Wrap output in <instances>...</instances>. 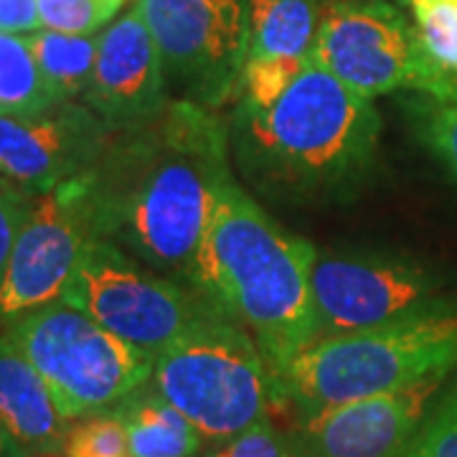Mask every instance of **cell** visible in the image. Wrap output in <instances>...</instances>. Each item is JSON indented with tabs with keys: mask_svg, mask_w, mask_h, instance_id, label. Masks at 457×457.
I'll return each instance as SVG.
<instances>
[{
	"mask_svg": "<svg viewBox=\"0 0 457 457\" xmlns=\"http://www.w3.org/2000/svg\"><path fill=\"white\" fill-rule=\"evenodd\" d=\"M228 153L227 120L183 97L143 128L114 132L87 173L95 234L191 287L219 194L234 179Z\"/></svg>",
	"mask_w": 457,
	"mask_h": 457,
	"instance_id": "1",
	"label": "cell"
},
{
	"mask_svg": "<svg viewBox=\"0 0 457 457\" xmlns=\"http://www.w3.org/2000/svg\"><path fill=\"white\" fill-rule=\"evenodd\" d=\"M231 155L246 183L278 204H333L356 196L378 161L381 114L315 62L270 107L237 99Z\"/></svg>",
	"mask_w": 457,
	"mask_h": 457,
	"instance_id": "2",
	"label": "cell"
},
{
	"mask_svg": "<svg viewBox=\"0 0 457 457\" xmlns=\"http://www.w3.org/2000/svg\"><path fill=\"white\" fill-rule=\"evenodd\" d=\"M318 249L282 228L231 179L201 239L191 287L257 341L279 376L315 338L312 262Z\"/></svg>",
	"mask_w": 457,
	"mask_h": 457,
	"instance_id": "3",
	"label": "cell"
},
{
	"mask_svg": "<svg viewBox=\"0 0 457 457\" xmlns=\"http://www.w3.org/2000/svg\"><path fill=\"white\" fill-rule=\"evenodd\" d=\"M457 369V303L386 326L312 341L279 376V404L295 414L392 394Z\"/></svg>",
	"mask_w": 457,
	"mask_h": 457,
	"instance_id": "4",
	"label": "cell"
},
{
	"mask_svg": "<svg viewBox=\"0 0 457 457\" xmlns=\"http://www.w3.org/2000/svg\"><path fill=\"white\" fill-rule=\"evenodd\" d=\"M150 384L206 445L239 435L279 404L278 384L257 341L216 308L155 356Z\"/></svg>",
	"mask_w": 457,
	"mask_h": 457,
	"instance_id": "5",
	"label": "cell"
},
{
	"mask_svg": "<svg viewBox=\"0 0 457 457\" xmlns=\"http://www.w3.org/2000/svg\"><path fill=\"white\" fill-rule=\"evenodd\" d=\"M69 422L114 409L153 378L155 356L62 300L8 323Z\"/></svg>",
	"mask_w": 457,
	"mask_h": 457,
	"instance_id": "6",
	"label": "cell"
},
{
	"mask_svg": "<svg viewBox=\"0 0 457 457\" xmlns=\"http://www.w3.org/2000/svg\"><path fill=\"white\" fill-rule=\"evenodd\" d=\"M311 59L371 102L402 89L457 102V77L429 59L417 26L389 0L323 3Z\"/></svg>",
	"mask_w": 457,
	"mask_h": 457,
	"instance_id": "7",
	"label": "cell"
},
{
	"mask_svg": "<svg viewBox=\"0 0 457 457\" xmlns=\"http://www.w3.org/2000/svg\"><path fill=\"white\" fill-rule=\"evenodd\" d=\"M62 303L87 312L150 356L163 353L186 328L213 311L198 290L161 272H147L143 262L102 237H95L82 252Z\"/></svg>",
	"mask_w": 457,
	"mask_h": 457,
	"instance_id": "8",
	"label": "cell"
},
{
	"mask_svg": "<svg viewBox=\"0 0 457 457\" xmlns=\"http://www.w3.org/2000/svg\"><path fill=\"white\" fill-rule=\"evenodd\" d=\"M168 84L183 99L221 110L239 99L249 0H137Z\"/></svg>",
	"mask_w": 457,
	"mask_h": 457,
	"instance_id": "9",
	"label": "cell"
},
{
	"mask_svg": "<svg viewBox=\"0 0 457 457\" xmlns=\"http://www.w3.org/2000/svg\"><path fill=\"white\" fill-rule=\"evenodd\" d=\"M311 282L315 341L386 326L455 303L442 297L440 282L425 267L389 254L318 252Z\"/></svg>",
	"mask_w": 457,
	"mask_h": 457,
	"instance_id": "10",
	"label": "cell"
},
{
	"mask_svg": "<svg viewBox=\"0 0 457 457\" xmlns=\"http://www.w3.org/2000/svg\"><path fill=\"white\" fill-rule=\"evenodd\" d=\"M95 237L87 173L33 198L0 275V323L8 326L62 300L66 282Z\"/></svg>",
	"mask_w": 457,
	"mask_h": 457,
	"instance_id": "11",
	"label": "cell"
},
{
	"mask_svg": "<svg viewBox=\"0 0 457 457\" xmlns=\"http://www.w3.org/2000/svg\"><path fill=\"white\" fill-rule=\"evenodd\" d=\"M114 132L87 104L64 102L38 114L0 112V179L33 196L89 173Z\"/></svg>",
	"mask_w": 457,
	"mask_h": 457,
	"instance_id": "12",
	"label": "cell"
},
{
	"mask_svg": "<svg viewBox=\"0 0 457 457\" xmlns=\"http://www.w3.org/2000/svg\"><path fill=\"white\" fill-rule=\"evenodd\" d=\"M445 378L300 414L290 435L295 457H407Z\"/></svg>",
	"mask_w": 457,
	"mask_h": 457,
	"instance_id": "13",
	"label": "cell"
},
{
	"mask_svg": "<svg viewBox=\"0 0 457 457\" xmlns=\"http://www.w3.org/2000/svg\"><path fill=\"white\" fill-rule=\"evenodd\" d=\"M163 56L135 5L99 33L97 62L84 104L112 132H128L158 120L173 102Z\"/></svg>",
	"mask_w": 457,
	"mask_h": 457,
	"instance_id": "14",
	"label": "cell"
},
{
	"mask_svg": "<svg viewBox=\"0 0 457 457\" xmlns=\"http://www.w3.org/2000/svg\"><path fill=\"white\" fill-rule=\"evenodd\" d=\"M0 425L26 450V455H62L71 422L59 409L46 378L31 359L0 336Z\"/></svg>",
	"mask_w": 457,
	"mask_h": 457,
	"instance_id": "15",
	"label": "cell"
},
{
	"mask_svg": "<svg viewBox=\"0 0 457 457\" xmlns=\"http://www.w3.org/2000/svg\"><path fill=\"white\" fill-rule=\"evenodd\" d=\"M320 16V0H249L246 62L311 59Z\"/></svg>",
	"mask_w": 457,
	"mask_h": 457,
	"instance_id": "16",
	"label": "cell"
},
{
	"mask_svg": "<svg viewBox=\"0 0 457 457\" xmlns=\"http://www.w3.org/2000/svg\"><path fill=\"white\" fill-rule=\"evenodd\" d=\"M117 417L128 429L130 457H196L204 447L198 429L147 381L120 402Z\"/></svg>",
	"mask_w": 457,
	"mask_h": 457,
	"instance_id": "17",
	"label": "cell"
},
{
	"mask_svg": "<svg viewBox=\"0 0 457 457\" xmlns=\"http://www.w3.org/2000/svg\"><path fill=\"white\" fill-rule=\"evenodd\" d=\"M26 41L31 46L33 59L49 84L54 99L59 104L84 99L89 84H92L95 62H97V33L95 36H74V33L41 29V31L26 36Z\"/></svg>",
	"mask_w": 457,
	"mask_h": 457,
	"instance_id": "18",
	"label": "cell"
},
{
	"mask_svg": "<svg viewBox=\"0 0 457 457\" xmlns=\"http://www.w3.org/2000/svg\"><path fill=\"white\" fill-rule=\"evenodd\" d=\"M56 104L26 36L0 33V112L38 114Z\"/></svg>",
	"mask_w": 457,
	"mask_h": 457,
	"instance_id": "19",
	"label": "cell"
},
{
	"mask_svg": "<svg viewBox=\"0 0 457 457\" xmlns=\"http://www.w3.org/2000/svg\"><path fill=\"white\" fill-rule=\"evenodd\" d=\"M429 59L457 77V0H404Z\"/></svg>",
	"mask_w": 457,
	"mask_h": 457,
	"instance_id": "20",
	"label": "cell"
},
{
	"mask_svg": "<svg viewBox=\"0 0 457 457\" xmlns=\"http://www.w3.org/2000/svg\"><path fill=\"white\" fill-rule=\"evenodd\" d=\"M59 457H130L128 429L114 409L71 422Z\"/></svg>",
	"mask_w": 457,
	"mask_h": 457,
	"instance_id": "21",
	"label": "cell"
},
{
	"mask_svg": "<svg viewBox=\"0 0 457 457\" xmlns=\"http://www.w3.org/2000/svg\"><path fill=\"white\" fill-rule=\"evenodd\" d=\"M128 0H38L41 26L49 31L95 36L104 29Z\"/></svg>",
	"mask_w": 457,
	"mask_h": 457,
	"instance_id": "22",
	"label": "cell"
},
{
	"mask_svg": "<svg viewBox=\"0 0 457 457\" xmlns=\"http://www.w3.org/2000/svg\"><path fill=\"white\" fill-rule=\"evenodd\" d=\"M417 135L457 183V102L427 99L420 104Z\"/></svg>",
	"mask_w": 457,
	"mask_h": 457,
	"instance_id": "23",
	"label": "cell"
},
{
	"mask_svg": "<svg viewBox=\"0 0 457 457\" xmlns=\"http://www.w3.org/2000/svg\"><path fill=\"white\" fill-rule=\"evenodd\" d=\"M407 457H457V381L429 409Z\"/></svg>",
	"mask_w": 457,
	"mask_h": 457,
	"instance_id": "24",
	"label": "cell"
},
{
	"mask_svg": "<svg viewBox=\"0 0 457 457\" xmlns=\"http://www.w3.org/2000/svg\"><path fill=\"white\" fill-rule=\"evenodd\" d=\"M204 457H295L290 437L279 432L270 417L242 429L228 440L209 445Z\"/></svg>",
	"mask_w": 457,
	"mask_h": 457,
	"instance_id": "25",
	"label": "cell"
},
{
	"mask_svg": "<svg viewBox=\"0 0 457 457\" xmlns=\"http://www.w3.org/2000/svg\"><path fill=\"white\" fill-rule=\"evenodd\" d=\"M33 194L18 188L16 183L0 179V275L13 252L16 237L33 206Z\"/></svg>",
	"mask_w": 457,
	"mask_h": 457,
	"instance_id": "26",
	"label": "cell"
},
{
	"mask_svg": "<svg viewBox=\"0 0 457 457\" xmlns=\"http://www.w3.org/2000/svg\"><path fill=\"white\" fill-rule=\"evenodd\" d=\"M41 29L38 0H0V33L31 36Z\"/></svg>",
	"mask_w": 457,
	"mask_h": 457,
	"instance_id": "27",
	"label": "cell"
},
{
	"mask_svg": "<svg viewBox=\"0 0 457 457\" xmlns=\"http://www.w3.org/2000/svg\"><path fill=\"white\" fill-rule=\"evenodd\" d=\"M0 457H29L26 450L11 437V432L3 425H0Z\"/></svg>",
	"mask_w": 457,
	"mask_h": 457,
	"instance_id": "28",
	"label": "cell"
},
{
	"mask_svg": "<svg viewBox=\"0 0 457 457\" xmlns=\"http://www.w3.org/2000/svg\"><path fill=\"white\" fill-rule=\"evenodd\" d=\"M31 457H59V455H31Z\"/></svg>",
	"mask_w": 457,
	"mask_h": 457,
	"instance_id": "29",
	"label": "cell"
},
{
	"mask_svg": "<svg viewBox=\"0 0 457 457\" xmlns=\"http://www.w3.org/2000/svg\"><path fill=\"white\" fill-rule=\"evenodd\" d=\"M402 3H404V0H402Z\"/></svg>",
	"mask_w": 457,
	"mask_h": 457,
	"instance_id": "30",
	"label": "cell"
}]
</instances>
